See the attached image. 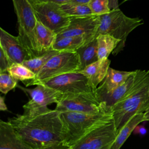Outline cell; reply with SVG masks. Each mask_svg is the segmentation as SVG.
Segmentation results:
<instances>
[{
	"label": "cell",
	"mask_w": 149,
	"mask_h": 149,
	"mask_svg": "<svg viewBox=\"0 0 149 149\" xmlns=\"http://www.w3.org/2000/svg\"><path fill=\"white\" fill-rule=\"evenodd\" d=\"M33 149H48L64 145L60 112L48 107L24 111L8 120Z\"/></svg>",
	"instance_id": "1"
},
{
	"label": "cell",
	"mask_w": 149,
	"mask_h": 149,
	"mask_svg": "<svg viewBox=\"0 0 149 149\" xmlns=\"http://www.w3.org/2000/svg\"><path fill=\"white\" fill-rule=\"evenodd\" d=\"M136 70L133 85L111 109L118 132L133 115L149 108V70Z\"/></svg>",
	"instance_id": "2"
},
{
	"label": "cell",
	"mask_w": 149,
	"mask_h": 149,
	"mask_svg": "<svg viewBox=\"0 0 149 149\" xmlns=\"http://www.w3.org/2000/svg\"><path fill=\"white\" fill-rule=\"evenodd\" d=\"M60 116L63 126V144L70 147L95 128L113 119L110 110L97 113L60 112Z\"/></svg>",
	"instance_id": "3"
},
{
	"label": "cell",
	"mask_w": 149,
	"mask_h": 149,
	"mask_svg": "<svg viewBox=\"0 0 149 149\" xmlns=\"http://www.w3.org/2000/svg\"><path fill=\"white\" fill-rule=\"evenodd\" d=\"M100 25L97 35L108 34L120 40V42L113 51L117 55L123 50L127 37L130 32L143 24V19L126 16L119 9L111 10L109 13L100 16Z\"/></svg>",
	"instance_id": "4"
},
{
	"label": "cell",
	"mask_w": 149,
	"mask_h": 149,
	"mask_svg": "<svg viewBox=\"0 0 149 149\" xmlns=\"http://www.w3.org/2000/svg\"><path fill=\"white\" fill-rule=\"evenodd\" d=\"M18 23V37L31 59L38 55L36 29L38 21L31 0H12Z\"/></svg>",
	"instance_id": "5"
},
{
	"label": "cell",
	"mask_w": 149,
	"mask_h": 149,
	"mask_svg": "<svg viewBox=\"0 0 149 149\" xmlns=\"http://www.w3.org/2000/svg\"><path fill=\"white\" fill-rule=\"evenodd\" d=\"M80 70L81 62L77 51L60 52L47 62L34 80L27 83L25 86H37L54 77Z\"/></svg>",
	"instance_id": "6"
},
{
	"label": "cell",
	"mask_w": 149,
	"mask_h": 149,
	"mask_svg": "<svg viewBox=\"0 0 149 149\" xmlns=\"http://www.w3.org/2000/svg\"><path fill=\"white\" fill-rule=\"evenodd\" d=\"M55 109L59 112L83 113H97L103 111H111L104 102L98 100L94 91L63 94Z\"/></svg>",
	"instance_id": "7"
},
{
	"label": "cell",
	"mask_w": 149,
	"mask_h": 149,
	"mask_svg": "<svg viewBox=\"0 0 149 149\" xmlns=\"http://www.w3.org/2000/svg\"><path fill=\"white\" fill-rule=\"evenodd\" d=\"M33 3L37 20L57 34L69 26L70 17L62 10L61 5L44 2Z\"/></svg>",
	"instance_id": "8"
},
{
	"label": "cell",
	"mask_w": 149,
	"mask_h": 149,
	"mask_svg": "<svg viewBox=\"0 0 149 149\" xmlns=\"http://www.w3.org/2000/svg\"><path fill=\"white\" fill-rule=\"evenodd\" d=\"M118 130L113 119L95 128L76 143L72 149H109Z\"/></svg>",
	"instance_id": "9"
},
{
	"label": "cell",
	"mask_w": 149,
	"mask_h": 149,
	"mask_svg": "<svg viewBox=\"0 0 149 149\" xmlns=\"http://www.w3.org/2000/svg\"><path fill=\"white\" fill-rule=\"evenodd\" d=\"M62 94H76L94 91L87 77L80 72L61 74L40 83Z\"/></svg>",
	"instance_id": "10"
},
{
	"label": "cell",
	"mask_w": 149,
	"mask_h": 149,
	"mask_svg": "<svg viewBox=\"0 0 149 149\" xmlns=\"http://www.w3.org/2000/svg\"><path fill=\"white\" fill-rule=\"evenodd\" d=\"M69 26L57 34V37L66 36H83L86 44L97 37L100 25V16L91 15L82 17H70Z\"/></svg>",
	"instance_id": "11"
},
{
	"label": "cell",
	"mask_w": 149,
	"mask_h": 149,
	"mask_svg": "<svg viewBox=\"0 0 149 149\" xmlns=\"http://www.w3.org/2000/svg\"><path fill=\"white\" fill-rule=\"evenodd\" d=\"M17 87L31 97L30 101L23 106L24 111L47 107L48 105L53 103L57 104L63 94L56 90L42 84L37 85L34 88H27L19 85Z\"/></svg>",
	"instance_id": "12"
},
{
	"label": "cell",
	"mask_w": 149,
	"mask_h": 149,
	"mask_svg": "<svg viewBox=\"0 0 149 149\" xmlns=\"http://www.w3.org/2000/svg\"><path fill=\"white\" fill-rule=\"evenodd\" d=\"M0 47L9 57L12 63H22L31 59L29 52L22 44L18 36H14L0 28Z\"/></svg>",
	"instance_id": "13"
},
{
	"label": "cell",
	"mask_w": 149,
	"mask_h": 149,
	"mask_svg": "<svg viewBox=\"0 0 149 149\" xmlns=\"http://www.w3.org/2000/svg\"><path fill=\"white\" fill-rule=\"evenodd\" d=\"M0 149H33L8 122L0 121Z\"/></svg>",
	"instance_id": "14"
},
{
	"label": "cell",
	"mask_w": 149,
	"mask_h": 149,
	"mask_svg": "<svg viewBox=\"0 0 149 149\" xmlns=\"http://www.w3.org/2000/svg\"><path fill=\"white\" fill-rule=\"evenodd\" d=\"M110 63L111 61L108 58L98 59L79 72L87 77L90 87L95 91L105 78Z\"/></svg>",
	"instance_id": "15"
},
{
	"label": "cell",
	"mask_w": 149,
	"mask_h": 149,
	"mask_svg": "<svg viewBox=\"0 0 149 149\" xmlns=\"http://www.w3.org/2000/svg\"><path fill=\"white\" fill-rule=\"evenodd\" d=\"M133 71L126 72L109 68L102 83L94 91L97 96L109 93L123 84Z\"/></svg>",
	"instance_id": "16"
},
{
	"label": "cell",
	"mask_w": 149,
	"mask_h": 149,
	"mask_svg": "<svg viewBox=\"0 0 149 149\" xmlns=\"http://www.w3.org/2000/svg\"><path fill=\"white\" fill-rule=\"evenodd\" d=\"M36 37L38 55L40 56L52 49L57 34L38 20L36 29Z\"/></svg>",
	"instance_id": "17"
},
{
	"label": "cell",
	"mask_w": 149,
	"mask_h": 149,
	"mask_svg": "<svg viewBox=\"0 0 149 149\" xmlns=\"http://www.w3.org/2000/svg\"><path fill=\"white\" fill-rule=\"evenodd\" d=\"M136 73L137 70L133 71V73L128 77L123 84L112 91L98 96L96 95L98 100L100 102H104L107 107L111 109V108L120 101L131 88L135 81Z\"/></svg>",
	"instance_id": "18"
},
{
	"label": "cell",
	"mask_w": 149,
	"mask_h": 149,
	"mask_svg": "<svg viewBox=\"0 0 149 149\" xmlns=\"http://www.w3.org/2000/svg\"><path fill=\"white\" fill-rule=\"evenodd\" d=\"M144 113H138L133 115L118 131L116 137L109 149H120L134 128L144 122Z\"/></svg>",
	"instance_id": "19"
},
{
	"label": "cell",
	"mask_w": 149,
	"mask_h": 149,
	"mask_svg": "<svg viewBox=\"0 0 149 149\" xmlns=\"http://www.w3.org/2000/svg\"><path fill=\"white\" fill-rule=\"evenodd\" d=\"M86 44L83 36H66L57 37L52 49L59 52H76Z\"/></svg>",
	"instance_id": "20"
},
{
	"label": "cell",
	"mask_w": 149,
	"mask_h": 149,
	"mask_svg": "<svg viewBox=\"0 0 149 149\" xmlns=\"http://www.w3.org/2000/svg\"><path fill=\"white\" fill-rule=\"evenodd\" d=\"M98 59L108 58L115 49L120 40L108 34H101L97 36Z\"/></svg>",
	"instance_id": "21"
},
{
	"label": "cell",
	"mask_w": 149,
	"mask_h": 149,
	"mask_svg": "<svg viewBox=\"0 0 149 149\" xmlns=\"http://www.w3.org/2000/svg\"><path fill=\"white\" fill-rule=\"evenodd\" d=\"M97 47V40L95 38L93 41L83 45L77 51L80 56L81 70L98 60Z\"/></svg>",
	"instance_id": "22"
},
{
	"label": "cell",
	"mask_w": 149,
	"mask_h": 149,
	"mask_svg": "<svg viewBox=\"0 0 149 149\" xmlns=\"http://www.w3.org/2000/svg\"><path fill=\"white\" fill-rule=\"evenodd\" d=\"M8 73L15 79L22 81L24 84L36 77V74L23 63H13L8 68Z\"/></svg>",
	"instance_id": "23"
},
{
	"label": "cell",
	"mask_w": 149,
	"mask_h": 149,
	"mask_svg": "<svg viewBox=\"0 0 149 149\" xmlns=\"http://www.w3.org/2000/svg\"><path fill=\"white\" fill-rule=\"evenodd\" d=\"M59 52H60L54 49H51L42 55L38 56L35 58L26 60L22 63L31 70L37 76L41 69L47 63V62L52 57L58 54Z\"/></svg>",
	"instance_id": "24"
},
{
	"label": "cell",
	"mask_w": 149,
	"mask_h": 149,
	"mask_svg": "<svg viewBox=\"0 0 149 149\" xmlns=\"http://www.w3.org/2000/svg\"><path fill=\"white\" fill-rule=\"evenodd\" d=\"M62 10L69 17H82L94 15L88 4H75L69 2L61 5Z\"/></svg>",
	"instance_id": "25"
},
{
	"label": "cell",
	"mask_w": 149,
	"mask_h": 149,
	"mask_svg": "<svg viewBox=\"0 0 149 149\" xmlns=\"http://www.w3.org/2000/svg\"><path fill=\"white\" fill-rule=\"evenodd\" d=\"M17 80L8 73H0V91L6 94L17 86Z\"/></svg>",
	"instance_id": "26"
},
{
	"label": "cell",
	"mask_w": 149,
	"mask_h": 149,
	"mask_svg": "<svg viewBox=\"0 0 149 149\" xmlns=\"http://www.w3.org/2000/svg\"><path fill=\"white\" fill-rule=\"evenodd\" d=\"M88 5L95 15H103L109 13L111 11L108 0H90Z\"/></svg>",
	"instance_id": "27"
},
{
	"label": "cell",
	"mask_w": 149,
	"mask_h": 149,
	"mask_svg": "<svg viewBox=\"0 0 149 149\" xmlns=\"http://www.w3.org/2000/svg\"><path fill=\"white\" fill-rule=\"evenodd\" d=\"M12 64L5 52L0 47V73L8 72V69Z\"/></svg>",
	"instance_id": "28"
},
{
	"label": "cell",
	"mask_w": 149,
	"mask_h": 149,
	"mask_svg": "<svg viewBox=\"0 0 149 149\" xmlns=\"http://www.w3.org/2000/svg\"><path fill=\"white\" fill-rule=\"evenodd\" d=\"M133 133L134 134H139L142 136L145 135L147 133V129L143 125H137L133 130Z\"/></svg>",
	"instance_id": "29"
},
{
	"label": "cell",
	"mask_w": 149,
	"mask_h": 149,
	"mask_svg": "<svg viewBox=\"0 0 149 149\" xmlns=\"http://www.w3.org/2000/svg\"><path fill=\"white\" fill-rule=\"evenodd\" d=\"M32 2H52L62 5L68 2L70 0H31Z\"/></svg>",
	"instance_id": "30"
},
{
	"label": "cell",
	"mask_w": 149,
	"mask_h": 149,
	"mask_svg": "<svg viewBox=\"0 0 149 149\" xmlns=\"http://www.w3.org/2000/svg\"><path fill=\"white\" fill-rule=\"evenodd\" d=\"M108 2H109V7L111 10L119 9L118 0H108Z\"/></svg>",
	"instance_id": "31"
},
{
	"label": "cell",
	"mask_w": 149,
	"mask_h": 149,
	"mask_svg": "<svg viewBox=\"0 0 149 149\" xmlns=\"http://www.w3.org/2000/svg\"><path fill=\"white\" fill-rule=\"evenodd\" d=\"M8 108L6 105L5 103L4 97L1 96L0 97V110L1 111H7Z\"/></svg>",
	"instance_id": "32"
},
{
	"label": "cell",
	"mask_w": 149,
	"mask_h": 149,
	"mask_svg": "<svg viewBox=\"0 0 149 149\" xmlns=\"http://www.w3.org/2000/svg\"><path fill=\"white\" fill-rule=\"evenodd\" d=\"M90 0H70L68 2L75 4H88Z\"/></svg>",
	"instance_id": "33"
},
{
	"label": "cell",
	"mask_w": 149,
	"mask_h": 149,
	"mask_svg": "<svg viewBox=\"0 0 149 149\" xmlns=\"http://www.w3.org/2000/svg\"><path fill=\"white\" fill-rule=\"evenodd\" d=\"M144 121H149V108L144 113Z\"/></svg>",
	"instance_id": "34"
},
{
	"label": "cell",
	"mask_w": 149,
	"mask_h": 149,
	"mask_svg": "<svg viewBox=\"0 0 149 149\" xmlns=\"http://www.w3.org/2000/svg\"><path fill=\"white\" fill-rule=\"evenodd\" d=\"M48 149H72V148L70 147H68V146L62 145V146H58V147H53V148H48Z\"/></svg>",
	"instance_id": "35"
},
{
	"label": "cell",
	"mask_w": 149,
	"mask_h": 149,
	"mask_svg": "<svg viewBox=\"0 0 149 149\" xmlns=\"http://www.w3.org/2000/svg\"><path fill=\"white\" fill-rule=\"evenodd\" d=\"M128 1V0H124V1H123V2H125V1Z\"/></svg>",
	"instance_id": "36"
},
{
	"label": "cell",
	"mask_w": 149,
	"mask_h": 149,
	"mask_svg": "<svg viewBox=\"0 0 149 149\" xmlns=\"http://www.w3.org/2000/svg\"><path fill=\"white\" fill-rule=\"evenodd\" d=\"M148 94H149V92H148Z\"/></svg>",
	"instance_id": "37"
}]
</instances>
